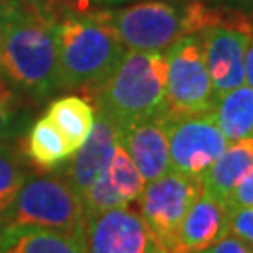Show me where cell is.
<instances>
[{
  "label": "cell",
  "mask_w": 253,
  "mask_h": 253,
  "mask_svg": "<svg viewBox=\"0 0 253 253\" xmlns=\"http://www.w3.org/2000/svg\"><path fill=\"white\" fill-rule=\"evenodd\" d=\"M56 4L32 6L21 2L2 19L0 70L2 77L30 101L49 100L56 88Z\"/></svg>",
  "instance_id": "obj_1"
},
{
  "label": "cell",
  "mask_w": 253,
  "mask_h": 253,
  "mask_svg": "<svg viewBox=\"0 0 253 253\" xmlns=\"http://www.w3.org/2000/svg\"><path fill=\"white\" fill-rule=\"evenodd\" d=\"M100 11L127 51L143 53H165L182 38L201 34L216 25L250 30L246 15L219 6H208L199 0L186 4L145 0L126 8Z\"/></svg>",
  "instance_id": "obj_2"
},
{
  "label": "cell",
  "mask_w": 253,
  "mask_h": 253,
  "mask_svg": "<svg viewBox=\"0 0 253 253\" xmlns=\"http://www.w3.org/2000/svg\"><path fill=\"white\" fill-rule=\"evenodd\" d=\"M58 90L94 92L111 77L127 49L101 11H64L56 19Z\"/></svg>",
  "instance_id": "obj_3"
},
{
  "label": "cell",
  "mask_w": 253,
  "mask_h": 253,
  "mask_svg": "<svg viewBox=\"0 0 253 253\" xmlns=\"http://www.w3.org/2000/svg\"><path fill=\"white\" fill-rule=\"evenodd\" d=\"M94 109L120 129L167 113L165 53L127 51L117 70L94 92Z\"/></svg>",
  "instance_id": "obj_4"
},
{
  "label": "cell",
  "mask_w": 253,
  "mask_h": 253,
  "mask_svg": "<svg viewBox=\"0 0 253 253\" xmlns=\"http://www.w3.org/2000/svg\"><path fill=\"white\" fill-rule=\"evenodd\" d=\"M6 225L40 227L83 238V201L60 171H49L43 174L28 172L4 217V227Z\"/></svg>",
  "instance_id": "obj_5"
},
{
  "label": "cell",
  "mask_w": 253,
  "mask_h": 253,
  "mask_svg": "<svg viewBox=\"0 0 253 253\" xmlns=\"http://www.w3.org/2000/svg\"><path fill=\"white\" fill-rule=\"evenodd\" d=\"M167 58V113L205 115L216 107L201 34L182 38L165 51Z\"/></svg>",
  "instance_id": "obj_6"
},
{
  "label": "cell",
  "mask_w": 253,
  "mask_h": 253,
  "mask_svg": "<svg viewBox=\"0 0 253 253\" xmlns=\"http://www.w3.org/2000/svg\"><path fill=\"white\" fill-rule=\"evenodd\" d=\"M203 190V178L176 171L165 172L160 178L145 184V190L137 199V212L167 250L178 244L182 219L191 205L199 199Z\"/></svg>",
  "instance_id": "obj_7"
},
{
  "label": "cell",
  "mask_w": 253,
  "mask_h": 253,
  "mask_svg": "<svg viewBox=\"0 0 253 253\" xmlns=\"http://www.w3.org/2000/svg\"><path fill=\"white\" fill-rule=\"evenodd\" d=\"M167 137L171 171L203 178L210 165L227 148V139L212 113L169 115Z\"/></svg>",
  "instance_id": "obj_8"
},
{
  "label": "cell",
  "mask_w": 253,
  "mask_h": 253,
  "mask_svg": "<svg viewBox=\"0 0 253 253\" xmlns=\"http://www.w3.org/2000/svg\"><path fill=\"white\" fill-rule=\"evenodd\" d=\"M83 244L86 253H171L129 205L86 217Z\"/></svg>",
  "instance_id": "obj_9"
},
{
  "label": "cell",
  "mask_w": 253,
  "mask_h": 253,
  "mask_svg": "<svg viewBox=\"0 0 253 253\" xmlns=\"http://www.w3.org/2000/svg\"><path fill=\"white\" fill-rule=\"evenodd\" d=\"M203 53L216 100L246 84L244 56L250 30L216 25L201 32Z\"/></svg>",
  "instance_id": "obj_10"
},
{
  "label": "cell",
  "mask_w": 253,
  "mask_h": 253,
  "mask_svg": "<svg viewBox=\"0 0 253 253\" xmlns=\"http://www.w3.org/2000/svg\"><path fill=\"white\" fill-rule=\"evenodd\" d=\"M118 143L135 163L146 184L171 171L167 113L120 129Z\"/></svg>",
  "instance_id": "obj_11"
},
{
  "label": "cell",
  "mask_w": 253,
  "mask_h": 253,
  "mask_svg": "<svg viewBox=\"0 0 253 253\" xmlns=\"http://www.w3.org/2000/svg\"><path fill=\"white\" fill-rule=\"evenodd\" d=\"M117 145L118 127L111 118L96 111V120L90 135L64 163L66 167L62 169V174L70 180L79 197L105 172Z\"/></svg>",
  "instance_id": "obj_12"
},
{
  "label": "cell",
  "mask_w": 253,
  "mask_h": 253,
  "mask_svg": "<svg viewBox=\"0 0 253 253\" xmlns=\"http://www.w3.org/2000/svg\"><path fill=\"white\" fill-rule=\"evenodd\" d=\"M227 207L221 199L203 190L178 229V244L195 253L207 250L227 233Z\"/></svg>",
  "instance_id": "obj_13"
},
{
  "label": "cell",
  "mask_w": 253,
  "mask_h": 253,
  "mask_svg": "<svg viewBox=\"0 0 253 253\" xmlns=\"http://www.w3.org/2000/svg\"><path fill=\"white\" fill-rule=\"evenodd\" d=\"M0 253H86L83 238L49 229L6 225L0 233Z\"/></svg>",
  "instance_id": "obj_14"
},
{
  "label": "cell",
  "mask_w": 253,
  "mask_h": 253,
  "mask_svg": "<svg viewBox=\"0 0 253 253\" xmlns=\"http://www.w3.org/2000/svg\"><path fill=\"white\" fill-rule=\"evenodd\" d=\"M253 165V135L229 143L221 156L203 174L205 191L225 201Z\"/></svg>",
  "instance_id": "obj_15"
},
{
  "label": "cell",
  "mask_w": 253,
  "mask_h": 253,
  "mask_svg": "<svg viewBox=\"0 0 253 253\" xmlns=\"http://www.w3.org/2000/svg\"><path fill=\"white\" fill-rule=\"evenodd\" d=\"M43 117L62 133L72 152H75L90 135L96 120V109L81 96L68 94L51 101Z\"/></svg>",
  "instance_id": "obj_16"
},
{
  "label": "cell",
  "mask_w": 253,
  "mask_h": 253,
  "mask_svg": "<svg viewBox=\"0 0 253 253\" xmlns=\"http://www.w3.org/2000/svg\"><path fill=\"white\" fill-rule=\"evenodd\" d=\"M227 143L253 135V88L242 84L217 98L212 111Z\"/></svg>",
  "instance_id": "obj_17"
},
{
  "label": "cell",
  "mask_w": 253,
  "mask_h": 253,
  "mask_svg": "<svg viewBox=\"0 0 253 253\" xmlns=\"http://www.w3.org/2000/svg\"><path fill=\"white\" fill-rule=\"evenodd\" d=\"M25 152L28 160L43 171H54L73 156L62 133L45 117L34 120L27 129Z\"/></svg>",
  "instance_id": "obj_18"
},
{
  "label": "cell",
  "mask_w": 253,
  "mask_h": 253,
  "mask_svg": "<svg viewBox=\"0 0 253 253\" xmlns=\"http://www.w3.org/2000/svg\"><path fill=\"white\" fill-rule=\"evenodd\" d=\"M30 100L13 88L4 77L0 79V143L13 145L30 127Z\"/></svg>",
  "instance_id": "obj_19"
},
{
  "label": "cell",
  "mask_w": 253,
  "mask_h": 253,
  "mask_svg": "<svg viewBox=\"0 0 253 253\" xmlns=\"http://www.w3.org/2000/svg\"><path fill=\"white\" fill-rule=\"evenodd\" d=\"M103 178H105L109 188L124 201V205L135 203L139 199V195L143 193L146 184L139 169L135 167V163L131 162V158L127 156V152L122 148L120 143L115 148L111 163L103 172Z\"/></svg>",
  "instance_id": "obj_20"
},
{
  "label": "cell",
  "mask_w": 253,
  "mask_h": 253,
  "mask_svg": "<svg viewBox=\"0 0 253 253\" xmlns=\"http://www.w3.org/2000/svg\"><path fill=\"white\" fill-rule=\"evenodd\" d=\"M28 172L30 171L23 162L21 150L15 148V145L0 143V221L2 223Z\"/></svg>",
  "instance_id": "obj_21"
},
{
  "label": "cell",
  "mask_w": 253,
  "mask_h": 253,
  "mask_svg": "<svg viewBox=\"0 0 253 253\" xmlns=\"http://www.w3.org/2000/svg\"><path fill=\"white\" fill-rule=\"evenodd\" d=\"M227 231L253 246V207L233 208L227 212Z\"/></svg>",
  "instance_id": "obj_22"
},
{
  "label": "cell",
  "mask_w": 253,
  "mask_h": 253,
  "mask_svg": "<svg viewBox=\"0 0 253 253\" xmlns=\"http://www.w3.org/2000/svg\"><path fill=\"white\" fill-rule=\"evenodd\" d=\"M223 203H225L227 210L240 207H253V165L244 174V178L236 184L235 190L227 195V199Z\"/></svg>",
  "instance_id": "obj_23"
},
{
  "label": "cell",
  "mask_w": 253,
  "mask_h": 253,
  "mask_svg": "<svg viewBox=\"0 0 253 253\" xmlns=\"http://www.w3.org/2000/svg\"><path fill=\"white\" fill-rule=\"evenodd\" d=\"M195 253H253V246L246 244L244 240H240L238 236L231 235L227 231L223 236H219L212 246H208L207 250Z\"/></svg>",
  "instance_id": "obj_24"
},
{
  "label": "cell",
  "mask_w": 253,
  "mask_h": 253,
  "mask_svg": "<svg viewBox=\"0 0 253 253\" xmlns=\"http://www.w3.org/2000/svg\"><path fill=\"white\" fill-rule=\"evenodd\" d=\"M219 8L233 9L238 11L246 17H252L253 15V0H216Z\"/></svg>",
  "instance_id": "obj_25"
},
{
  "label": "cell",
  "mask_w": 253,
  "mask_h": 253,
  "mask_svg": "<svg viewBox=\"0 0 253 253\" xmlns=\"http://www.w3.org/2000/svg\"><path fill=\"white\" fill-rule=\"evenodd\" d=\"M244 75H246V84L253 88V32H250V38H248V47H246Z\"/></svg>",
  "instance_id": "obj_26"
},
{
  "label": "cell",
  "mask_w": 253,
  "mask_h": 253,
  "mask_svg": "<svg viewBox=\"0 0 253 253\" xmlns=\"http://www.w3.org/2000/svg\"><path fill=\"white\" fill-rule=\"evenodd\" d=\"M21 2L23 0H0V21L6 17L9 11H13V9L17 8Z\"/></svg>",
  "instance_id": "obj_27"
},
{
  "label": "cell",
  "mask_w": 253,
  "mask_h": 253,
  "mask_svg": "<svg viewBox=\"0 0 253 253\" xmlns=\"http://www.w3.org/2000/svg\"><path fill=\"white\" fill-rule=\"evenodd\" d=\"M94 4H100V6H118V4H126L131 0H92Z\"/></svg>",
  "instance_id": "obj_28"
},
{
  "label": "cell",
  "mask_w": 253,
  "mask_h": 253,
  "mask_svg": "<svg viewBox=\"0 0 253 253\" xmlns=\"http://www.w3.org/2000/svg\"><path fill=\"white\" fill-rule=\"evenodd\" d=\"M23 2L32 4V6H40V8H45V6H53V4H56L54 0H23Z\"/></svg>",
  "instance_id": "obj_29"
},
{
  "label": "cell",
  "mask_w": 253,
  "mask_h": 253,
  "mask_svg": "<svg viewBox=\"0 0 253 253\" xmlns=\"http://www.w3.org/2000/svg\"><path fill=\"white\" fill-rule=\"evenodd\" d=\"M171 253H191V252H188V250H184L182 246H174L171 250Z\"/></svg>",
  "instance_id": "obj_30"
},
{
  "label": "cell",
  "mask_w": 253,
  "mask_h": 253,
  "mask_svg": "<svg viewBox=\"0 0 253 253\" xmlns=\"http://www.w3.org/2000/svg\"><path fill=\"white\" fill-rule=\"evenodd\" d=\"M0 40H2V21H0ZM0 79H2V70H0Z\"/></svg>",
  "instance_id": "obj_31"
},
{
  "label": "cell",
  "mask_w": 253,
  "mask_h": 253,
  "mask_svg": "<svg viewBox=\"0 0 253 253\" xmlns=\"http://www.w3.org/2000/svg\"><path fill=\"white\" fill-rule=\"evenodd\" d=\"M248 21H250V25H252V32H253V15L252 17H248Z\"/></svg>",
  "instance_id": "obj_32"
},
{
  "label": "cell",
  "mask_w": 253,
  "mask_h": 253,
  "mask_svg": "<svg viewBox=\"0 0 253 253\" xmlns=\"http://www.w3.org/2000/svg\"><path fill=\"white\" fill-rule=\"evenodd\" d=\"M2 229H4V223H2V221H0V233H2Z\"/></svg>",
  "instance_id": "obj_33"
},
{
  "label": "cell",
  "mask_w": 253,
  "mask_h": 253,
  "mask_svg": "<svg viewBox=\"0 0 253 253\" xmlns=\"http://www.w3.org/2000/svg\"><path fill=\"white\" fill-rule=\"evenodd\" d=\"M66 2H81V0H66Z\"/></svg>",
  "instance_id": "obj_34"
}]
</instances>
